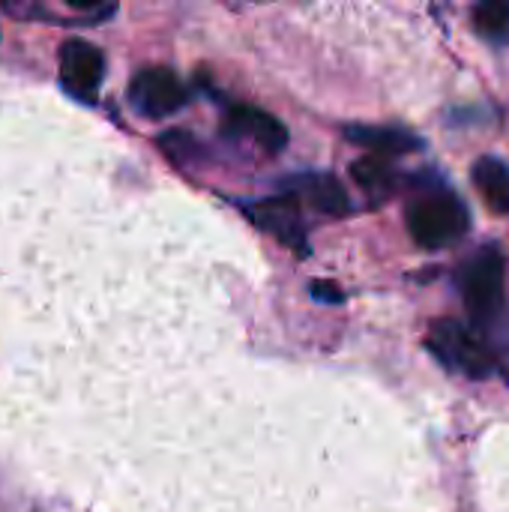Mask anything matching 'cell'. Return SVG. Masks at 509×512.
Wrapping results in <instances>:
<instances>
[{"mask_svg": "<svg viewBox=\"0 0 509 512\" xmlns=\"http://www.w3.org/2000/svg\"><path fill=\"white\" fill-rule=\"evenodd\" d=\"M408 228L423 249H444L468 231V210L456 195L435 192L408 207Z\"/></svg>", "mask_w": 509, "mask_h": 512, "instance_id": "1", "label": "cell"}, {"mask_svg": "<svg viewBox=\"0 0 509 512\" xmlns=\"http://www.w3.org/2000/svg\"><path fill=\"white\" fill-rule=\"evenodd\" d=\"M429 348L444 366H450L468 378H489L495 372V357L486 348V342L459 321H450V318L438 321L432 327Z\"/></svg>", "mask_w": 509, "mask_h": 512, "instance_id": "2", "label": "cell"}, {"mask_svg": "<svg viewBox=\"0 0 509 512\" xmlns=\"http://www.w3.org/2000/svg\"><path fill=\"white\" fill-rule=\"evenodd\" d=\"M462 294L468 312L480 321L489 324L501 315L504 306V255L498 249H483L474 255L462 276Z\"/></svg>", "mask_w": 509, "mask_h": 512, "instance_id": "3", "label": "cell"}, {"mask_svg": "<svg viewBox=\"0 0 509 512\" xmlns=\"http://www.w3.org/2000/svg\"><path fill=\"white\" fill-rule=\"evenodd\" d=\"M129 102L135 105L138 114L159 120V117H171L177 108H183L186 90H183L180 78L171 69L153 66V69H144V72H138L132 78Z\"/></svg>", "mask_w": 509, "mask_h": 512, "instance_id": "4", "label": "cell"}, {"mask_svg": "<svg viewBox=\"0 0 509 512\" xmlns=\"http://www.w3.org/2000/svg\"><path fill=\"white\" fill-rule=\"evenodd\" d=\"M105 75V57L84 39H69L60 48V81L78 99H93Z\"/></svg>", "mask_w": 509, "mask_h": 512, "instance_id": "5", "label": "cell"}, {"mask_svg": "<svg viewBox=\"0 0 509 512\" xmlns=\"http://www.w3.org/2000/svg\"><path fill=\"white\" fill-rule=\"evenodd\" d=\"M249 213H252L255 225L264 228L267 234H273L279 243L303 249L306 228H303L300 210H297V204L291 198H267V201H258V204L249 207Z\"/></svg>", "mask_w": 509, "mask_h": 512, "instance_id": "6", "label": "cell"}, {"mask_svg": "<svg viewBox=\"0 0 509 512\" xmlns=\"http://www.w3.org/2000/svg\"><path fill=\"white\" fill-rule=\"evenodd\" d=\"M228 126L240 135H249L258 147H264L270 153H279L288 144V129L273 114L252 108V105H237L228 114Z\"/></svg>", "mask_w": 509, "mask_h": 512, "instance_id": "7", "label": "cell"}, {"mask_svg": "<svg viewBox=\"0 0 509 512\" xmlns=\"http://www.w3.org/2000/svg\"><path fill=\"white\" fill-rule=\"evenodd\" d=\"M345 138L378 153V156H405L411 150H420V138L405 129H387V126H348Z\"/></svg>", "mask_w": 509, "mask_h": 512, "instance_id": "8", "label": "cell"}, {"mask_svg": "<svg viewBox=\"0 0 509 512\" xmlns=\"http://www.w3.org/2000/svg\"><path fill=\"white\" fill-rule=\"evenodd\" d=\"M288 186H294L297 192H303L309 198V204H315L327 216H342L351 207L348 204V192L342 189V183L333 174H309V177L294 180Z\"/></svg>", "mask_w": 509, "mask_h": 512, "instance_id": "9", "label": "cell"}, {"mask_svg": "<svg viewBox=\"0 0 509 512\" xmlns=\"http://www.w3.org/2000/svg\"><path fill=\"white\" fill-rule=\"evenodd\" d=\"M474 186L495 213H509V168L501 159H495V156L477 159Z\"/></svg>", "mask_w": 509, "mask_h": 512, "instance_id": "10", "label": "cell"}, {"mask_svg": "<svg viewBox=\"0 0 509 512\" xmlns=\"http://www.w3.org/2000/svg\"><path fill=\"white\" fill-rule=\"evenodd\" d=\"M351 177H354L363 189L378 192V195L390 192V189H393V183H396V171H393V165L387 162V156H378V153L357 159V162L351 165Z\"/></svg>", "mask_w": 509, "mask_h": 512, "instance_id": "11", "label": "cell"}, {"mask_svg": "<svg viewBox=\"0 0 509 512\" xmlns=\"http://www.w3.org/2000/svg\"><path fill=\"white\" fill-rule=\"evenodd\" d=\"M474 21L486 36H507L509 33V3L507 0H483L474 9Z\"/></svg>", "mask_w": 509, "mask_h": 512, "instance_id": "12", "label": "cell"}, {"mask_svg": "<svg viewBox=\"0 0 509 512\" xmlns=\"http://www.w3.org/2000/svg\"><path fill=\"white\" fill-rule=\"evenodd\" d=\"M159 147H162V153H165L168 159H174V162H180V165L192 162L195 153H198V141H195L192 135H186V132H177V129L159 135Z\"/></svg>", "mask_w": 509, "mask_h": 512, "instance_id": "13", "label": "cell"}, {"mask_svg": "<svg viewBox=\"0 0 509 512\" xmlns=\"http://www.w3.org/2000/svg\"><path fill=\"white\" fill-rule=\"evenodd\" d=\"M312 297L321 300V303H342L345 300L342 288L333 285V282H312Z\"/></svg>", "mask_w": 509, "mask_h": 512, "instance_id": "14", "label": "cell"}, {"mask_svg": "<svg viewBox=\"0 0 509 512\" xmlns=\"http://www.w3.org/2000/svg\"><path fill=\"white\" fill-rule=\"evenodd\" d=\"M69 6H75V9H90V6H96V3H102V0H66Z\"/></svg>", "mask_w": 509, "mask_h": 512, "instance_id": "15", "label": "cell"}]
</instances>
